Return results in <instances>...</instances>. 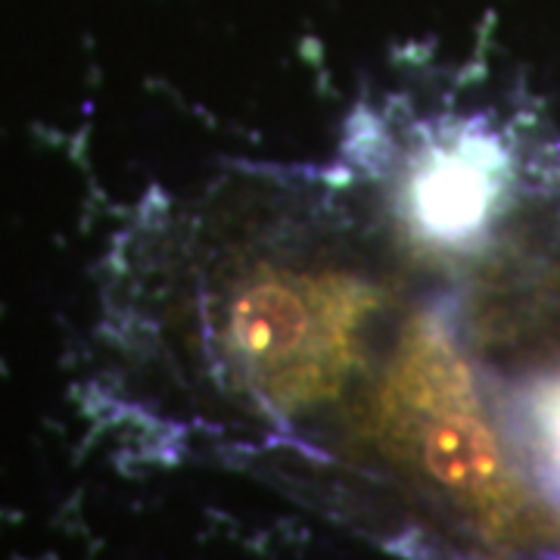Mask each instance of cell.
Here are the masks:
<instances>
[{"instance_id": "cell-3", "label": "cell", "mask_w": 560, "mask_h": 560, "mask_svg": "<svg viewBox=\"0 0 560 560\" xmlns=\"http://www.w3.org/2000/svg\"><path fill=\"white\" fill-rule=\"evenodd\" d=\"M529 415H533V427L539 433L545 455L560 470V371L551 374V377H545L533 389Z\"/></svg>"}, {"instance_id": "cell-1", "label": "cell", "mask_w": 560, "mask_h": 560, "mask_svg": "<svg viewBox=\"0 0 560 560\" xmlns=\"http://www.w3.org/2000/svg\"><path fill=\"white\" fill-rule=\"evenodd\" d=\"M381 302L352 271L261 261L212 305V346L261 401L296 411L334 396L364 361Z\"/></svg>"}, {"instance_id": "cell-2", "label": "cell", "mask_w": 560, "mask_h": 560, "mask_svg": "<svg viewBox=\"0 0 560 560\" xmlns=\"http://www.w3.org/2000/svg\"><path fill=\"white\" fill-rule=\"evenodd\" d=\"M511 187L501 138L480 121L433 131L408 156L396 187L401 228L436 253L474 249L499 221Z\"/></svg>"}]
</instances>
